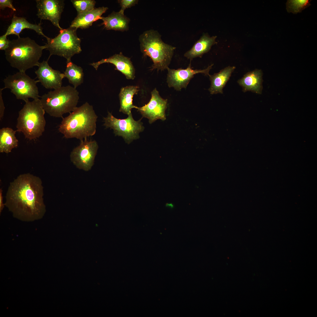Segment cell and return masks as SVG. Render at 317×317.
<instances>
[{
    "mask_svg": "<svg viewBox=\"0 0 317 317\" xmlns=\"http://www.w3.org/2000/svg\"><path fill=\"white\" fill-rule=\"evenodd\" d=\"M4 89H10L16 98L25 102L29 98L39 99V91L37 83L38 80L31 78L24 72L19 71L9 75L3 80Z\"/></svg>",
    "mask_w": 317,
    "mask_h": 317,
    "instance_id": "cell-8",
    "label": "cell"
},
{
    "mask_svg": "<svg viewBox=\"0 0 317 317\" xmlns=\"http://www.w3.org/2000/svg\"><path fill=\"white\" fill-rule=\"evenodd\" d=\"M97 118L92 106L86 102L63 118L58 130L66 138L81 141L95 134Z\"/></svg>",
    "mask_w": 317,
    "mask_h": 317,
    "instance_id": "cell-2",
    "label": "cell"
},
{
    "mask_svg": "<svg viewBox=\"0 0 317 317\" xmlns=\"http://www.w3.org/2000/svg\"><path fill=\"white\" fill-rule=\"evenodd\" d=\"M4 88L0 89V119L1 120L4 116L5 107L2 96V91Z\"/></svg>",
    "mask_w": 317,
    "mask_h": 317,
    "instance_id": "cell-30",
    "label": "cell"
},
{
    "mask_svg": "<svg viewBox=\"0 0 317 317\" xmlns=\"http://www.w3.org/2000/svg\"><path fill=\"white\" fill-rule=\"evenodd\" d=\"M45 112L40 99L25 102L19 112L16 131L22 132L30 140L39 137L45 130Z\"/></svg>",
    "mask_w": 317,
    "mask_h": 317,
    "instance_id": "cell-6",
    "label": "cell"
},
{
    "mask_svg": "<svg viewBox=\"0 0 317 317\" xmlns=\"http://www.w3.org/2000/svg\"><path fill=\"white\" fill-rule=\"evenodd\" d=\"M5 34L0 37V50H5L9 46L10 41Z\"/></svg>",
    "mask_w": 317,
    "mask_h": 317,
    "instance_id": "cell-28",
    "label": "cell"
},
{
    "mask_svg": "<svg viewBox=\"0 0 317 317\" xmlns=\"http://www.w3.org/2000/svg\"><path fill=\"white\" fill-rule=\"evenodd\" d=\"M161 35L153 29L144 31L139 37L141 51L149 57L153 64L151 70L161 71L168 68L176 48L164 43Z\"/></svg>",
    "mask_w": 317,
    "mask_h": 317,
    "instance_id": "cell-4",
    "label": "cell"
},
{
    "mask_svg": "<svg viewBox=\"0 0 317 317\" xmlns=\"http://www.w3.org/2000/svg\"><path fill=\"white\" fill-rule=\"evenodd\" d=\"M66 68L63 73L65 77L75 89L83 82L84 74L82 68L71 61L66 62Z\"/></svg>",
    "mask_w": 317,
    "mask_h": 317,
    "instance_id": "cell-24",
    "label": "cell"
},
{
    "mask_svg": "<svg viewBox=\"0 0 317 317\" xmlns=\"http://www.w3.org/2000/svg\"><path fill=\"white\" fill-rule=\"evenodd\" d=\"M71 1L77 14L93 9L96 3L94 0H72Z\"/></svg>",
    "mask_w": 317,
    "mask_h": 317,
    "instance_id": "cell-26",
    "label": "cell"
},
{
    "mask_svg": "<svg viewBox=\"0 0 317 317\" xmlns=\"http://www.w3.org/2000/svg\"><path fill=\"white\" fill-rule=\"evenodd\" d=\"M103 120V125L106 128L113 129L115 136H122L128 144L138 139L139 133L144 129L141 119L135 121L131 113L127 118L121 119L115 118L112 113L108 112L107 117H104Z\"/></svg>",
    "mask_w": 317,
    "mask_h": 317,
    "instance_id": "cell-9",
    "label": "cell"
},
{
    "mask_svg": "<svg viewBox=\"0 0 317 317\" xmlns=\"http://www.w3.org/2000/svg\"><path fill=\"white\" fill-rule=\"evenodd\" d=\"M46 46L40 45L28 37H20L10 41L5 50L6 59L13 68L24 72L34 66H38L43 50Z\"/></svg>",
    "mask_w": 317,
    "mask_h": 317,
    "instance_id": "cell-3",
    "label": "cell"
},
{
    "mask_svg": "<svg viewBox=\"0 0 317 317\" xmlns=\"http://www.w3.org/2000/svg\"><path fill=\"white\" fill-rule=\"evenodd\" d=\"M13 1L11 0H0V9H3L6 7H9L13 11H16L12 4Z\"/></svg>",
    "mask_w": 317,
    "mask_h": 317,
    "instance_id": "cell-29",
    "label": "cell"
},
{
    "mask_svg": "<svg viewBox=\"0 0 317 317\" xmlns=\"http://www.w3.org/2000/svg\"><path fill=\"white\" fill-rule=\"evenodd\" d=\"M16 131L9 128L0 130V152L8 153L18 145V140L15 136Z\"/></svg>",
    "mask_w": 317,
    "mask_h": 317,
    "instance_id": "cell-23",
    "label": "cell"
},
{
    "mask_svg": "<svg viewBox=\"0 0 317 317\" xmlns=\"http://www.w3.org/2000/svg\"><path fill=\"white\" fill-rule=\"evenodd\" d=\"M262 76L261 70H255L247 73L238 82L244 92L249 91L261 94L262 89Z\"/></svg>",
    "mask_w": 317,
    "mask_h": 317,
    "instance_id": "cell-19",
    "label": "cell"
},
{
    "mask_svg": "<svg viewBox=\"0 0 317 317\" xmlns=\"http://www.w3.org/2000/svg\"><path fill=\"white\" fill-rule=\"evenodd\" d=\"M308 0H289L286 3V9L288 13L294 14L301 12L311 4Z\"/></svg>",
    "mask_w": 317,
    "mask_h": 317,
    "instance_id": "cell-25",
    "label": "cell"
},
{
    "mask_svg": "<svg viewBox=\"0 0 317 317\" xmlns=\"http://www.w3.org/2000/svg\"><path fill=\"white\" fill-rule=\"evenodd\" d=\"M77 30L70 27L67 29L63 28L60 30L56 37L49 38L47 40L46 49L50 53L48 59L52 55H57L64 57L67 62H69L71 61L74 55L82 51L81 40L77 36Z\"/></svg>",
    "mask_w": 317,
    "mask_h": 317,
    "instance_id": "cell-7",
    "label": "cell"
},
{
    "mask_svg": "<svg viewBox=\"0 0 317 317\" xmlns=\"http://www.w3.org/2000/svg\"><path fill=\"white\" fill-rule=\"evenodd\" d=\"M100 19L107 30L124 31L129 29V18L119 11H113L107 16L102 17Z\"/></svg>",
    "mask_w": 317,
    "mask_h": 317,
    "instance_id": "cell-20",
    "label": "cell"
},
{
    "mask_svg": "<svg viewBox=\"0 0 317 317\" xmlns=\"http://www.w3.org/2000/svg\"><path fill=\"white\" fill-rule=\"evenodd\" d=\"M4 206H5V204L4 203L3 201V197L2 196V188H1L0 189V213L2 212V211L3 210Z\"/></svg>",
    "mask_w": 317,
    "mask_h": 317,
    "instance_id": "cell-31",
    "label": "cell"
},
{
    "mask_svg": "<svg viewBox=\"0 0 317 317\" xmlns=\"http://www.w3.org/2000/svg\"><path fill=\"white\" fill-rule=\"evenodd\" d=\"M216 38V36L210 37L207 33L203 34L192 47L184 54V56L191 60L197 57H201L203 54L209 51L212 45L217 43Z\"/></svg>",
    "mask_w": 317,
    "mask_h": 317,
    "instance_id": "cell-18",
    "label": "cell"
},
{
    "mask_svg": "<svg viewBox=\"0 0 317 317\" xmlns=\"http://www.w3.org/2000/svg\"><path fill=\"white\" fill-rule=\"evenodd\" d=\"M139 89V86H127L121 88L119 95L120 112L128 115L131 113L132 108H137L138 107L133 105L132 101L133 97L137 94Z\"/></svg>",
    "mask_w": 317,
    "mask_h": 317,
    "instance_id": "cell-22",
    "label": "cell"
},
{
    "mask_svg": "<svg viewBox=\"0 0 317 317\" xmlns=\"http://www.w3.org/2000/svg\"><path fill=\"white\" fill-rule=\"evenodd\" d=\"M79 99L76 89L68 85L44 94L40 101L45 112L50 115L62 117L64 114L70 113L77 107Z\"/></svg>",
    "mask_w": 317,
    "mask_h": 317,
    "instance_id": "cell-5",
    "label": "cell"
},
{
    "mask_svg": "<svg viewBox=\"0 0 317 317\" xmlns=\"http://www.w3.org/2000/svg\"><path fill=\"white\" fill-rule=\"evenodd\" d=\"M235 66H228L213 75H209L211 85L208 89L211 94L222 93V89L229 80Z\"/></svg>",
    "mask_w": 317,
    "mask_h": 317,
    "instance_id": "cell-21",
    "label": "cell"
},
{
    "mask_svg": "<svg viewBox=\"0 0 317 317\" xmlns=\"http://www.w3.org/2000/svg\"><path fill=\"white\" fill-rule=\"evenodd\" d=\"M151 98L149 102L142 107H138L137 109L143 117L149 119L150 124L158 119L165 120L167 100L162 98L156 88L151 91Z\"/></svg>",
    "mask_w": 317,
    "mask_h": 317,
    "instance_id": "cell-12",
    "label": "cell"
},
{
    "mask_svg": "<svg viewBox=\"0 0 317 317\" xmlns=\"http://www.w3.org/2000/svg\"><path fill=\"white\" fill-rule=\"evenodd\" d=\"M166 206L168 208L173 209L174 208V204L172 203H167L166 204Z\"/></svg>",
    "mask_w": 317,
    "mask_h": 317,
    "instance_id": "cell-32",
    "label": "cell"
},
{
    "mask_svg": "<svg viewBox=\"0 0 317 317\" xmlns=\"http://www.w3.org/2000/svg\"><path fill=\"white\" fill-rule=\"evenodd\" d=\"M108 9L107 7L103 6L78 14L72 22L70 27L76 29L87 28L91 26L94 22L100 19L102 15Z\"/></svg>",
    "mask_w": 317,
    "mask_h": 317,
    "instance_id": "cell-16",
    "label": "cell"
},
{
    "mask_svg": "<svg viewBox=\"0 0 317 317\" xmlns=\"http://www.w3.org/2000/svg\"><path fill=\"white\" fill-rule=\"evenodd\" d=\"M118 3L121 6V9L119 11L121 13L124 14V10L127 8H129L134 6L138 3V0H119Z\"/></svg>",
    "mask_w": 317,
    "mask_h": 317,
    "instance_id": "cell-27",
    "label": "cell"
},
{
    "mask_svg": "<svg viewBox=\"0 0 317 317\" xmlns=\"http://www.w3.org/2000/svg\"><path fill=\"white\" fill-rule=\"evenodd\" d=\"M110 63L115 67V70L123 74L128 79L133 80L135 77V70L130 58L124 56L121 53L115 54L106 58L102 59L90 65L97 70L99 66L104 63Z\"/></svg>",
    "mask_w": 317,
    "mask_h": 317,
    "instance_id": "cell-15",
    "label": "cell"
},
{
    "mask_svg": "<svg viewBox=\"0 0 317 317\" xmlns=\"http://www.w3.org/2000/svg\"><path fill=\"white\" fill-rule=\"evenodd\" d=\"M48 61L40 63L35 73L38 82L45 88L55 90L62 86V81L65 77L63 73L53 69Z\"/></svg>",
    "mask_w": 317,
    "mask_h": 317,
    "instance_id": "cell-14",
    "label": "cell"
},
{
    "mask_svg": "<svg viewBox=\"0 0 317 317\" xmlns=\"http://www.w3.org/2000/svg\"><path fill=\"white\" fill-rule=\"evenodd\" d=\"M25 29L33 30L38 35L45 38L47 40L49 38L44 34L43 31V28L40 24L31 23L25 18L18 17L15 15L13 16L11 23L8 27L5 34L7 36L14 34L19 37H20V33L23 30Z\"/></svg>",
    "mask_w": 317,
    "mask_h": 317,
    "instance_id": "cell-17",
    "label": "cell"
},
{
    "mask_svg": "<svg viewBox=\"0 0 317 317\" xmlns=\"http://www.w3.org/2000/svg\"><path fill=\"white\" fill-rule=\"evenodd\" d=\"M80 141L79 145L71 151L70 160L77 168L88 171L94 164L98 145L95 140H89L87 138Z\"/></svg>",
    "mask_w": 317,
    "mask_h": 317,
    "instance_id": "cell-10",
    "label": "cell"
},
{
    "mask_svg": "<svg viewBox=\"0 0 317 317\" xmlns=\"http://www.w3.org/2000/svg\"><path fill=\"white\" fill-rule=\"evenodd\" d=\"M43 195L39 177L30 173L21 174L10 183L5 205L15 218L33 222L42 219L46 213Z\"/></svg>",
    "mask_w": 317,
    "mask_h": 317,
    "instance_id": "cell-1",
    "label": "cell"
},
{
    "mask_svg": "<svg viewBox=\"0 0 317 317\" xmlns=\"http://www.w3.org/2000/svg\"><path fill=\"white\" fill-rule=\"evenodd\" d=\"M213 65V64H211L202 70L193 69L190 63L185 69H171L168 68L167 69L168 71L167 77L168 86L169 87L174 88L177 91L186 88L191 79L196 74L202 73L209 75V72Z\"/></svg>",
    "mask_w": 317,
    "mask_h": 317,
    "instance_id": "cell-11",
    "label": "cell"
},
{
    "mask_svg": "<svg viewBox=\"0 0 317 317\" xmlns=\"http://www.w3.org/2000/svg\"><path fill=\"white\" fill-rule=\"evenodd\" d=\"M36 14L41 20L50 21L60 30L63 28L59 25L61 16L64 7V1L62 0H37Z\"/></svg>",
    "mask_w": 317,
    "mask_h": 317,
    "instance_id": "cell-13",
    "label": "cell"
}]
</instances>
